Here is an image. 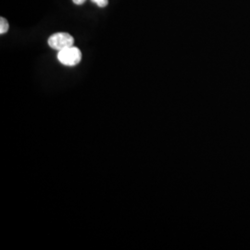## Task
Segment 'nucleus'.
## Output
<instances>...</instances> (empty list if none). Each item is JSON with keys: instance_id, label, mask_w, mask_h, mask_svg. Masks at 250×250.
Listing matches in <instances>:
<instances>
[{"instance_id": "39448f33", "label": "nucleus", "mask_w": 250, "mask_h": 250, "mask_svg": "<svg viewBox=\"0 0 250 250\" xmlns=\"http://www.w3.org/2000/svg\"><path fill=\"white\" fill-rule=\"evenodd\" d=\"M72 2L76 5H83L85 2V0H72Z\"/></svg>"}, {"instance_id": "f03ea898", "label": "nucleus", "mask_w": 250, "mask_h": 250, "mask_svg": "<svg viewBox=\"0 0 250 250\" xmlns=\"http://www.w3.org/2000/svg\"><path fill=\"white\" fill-rule=\"evenodd\" d=\"M48 45L55 50L61 51L74 44V38L68 33H57L48 37Z\"/></svg>"}, {"instance_id": "f257e3e1", "label": "nucleus", "mask_w": 250, "mask_h": 250, "mask_svg": "<svg viewBox=\"0 0 250 250\" xmlns=\"http://www.w3.org/2000/svg\"><path fill=\"white\" fill-rule=\"evenodd\" d=\"M59 62L65 66H75L82 61V52L78 47L70 46L59 51L58 53Z\"/></svg>"}, {"instance_id": "7ed1b4c3", "label": "nucleus", "mask_w": 250, "mask_h": 250, "mask_svg": "<svg viewBox=\"0 0 250 250\" xmlns=\"http://www.w3.org/2000/svg\"><path fill=\"white\" fill-rule=\"evenodd\" d=\"M9 29V24L8 20L4 17L0 18V34L4 35L6 34Z\"/></svg>"}, {"instance_id": "20e7f679", "label": "nucleus", "mask_w": 250, "mask_h": 250, "mask_svg": "<svg viewBox=\"0 0 250 250\" xmlns=\"http://www.w3.org/2000/svg\"><path fill=\"white\" fill-rule=\"evenodd\" d=\"M93 3H96L99 8H105L108 5V0H91Z\"/></svg>"}]
</instances>
